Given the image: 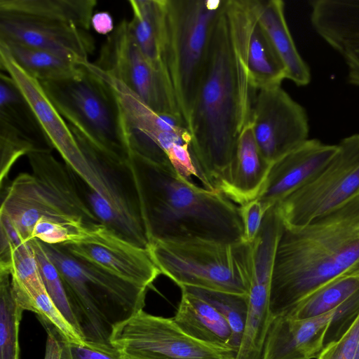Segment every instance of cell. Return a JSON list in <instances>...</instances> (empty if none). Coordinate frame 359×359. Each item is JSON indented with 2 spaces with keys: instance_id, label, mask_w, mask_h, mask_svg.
Segmentation results:
<instances>
[{
  "instance_id": "1",
  "label": "cell",
  "mask_w": 359,
  "mask_h": 359,
  "mask_svg": "<svg viewBox=\"0 0 359 359\" xmlns=\"http://www.w3.org/2000/svg\"><path fill=\"white\" fill-rule=\"evenodd\" d=\"M256 91L234 46L224 5L187 123L192 156L204 188L217 191L250 122Z\"/></svg>"
},
{
  "instance_id": "2",
  "label": "cell",
  "mask_w": 359,
  "mask_h": 359,
  "mask_svg": "<svg viewBox=\"0 0 359 359\" xmlns=\"http://www.w3.org/2000/svg\"><path fill=\"white\" fill-rule=\"evenodd\" d=\"M358 265L359 196L304 226H284L272 274L271 320Z\"/></svg>"
},
{
  "instance_id": "3",
  "label": "cell",
  "mask_w": 359,
  "mask_h": 359,
  "mask_svg": "<svg viewBox=\"0 0 359 359\" xmlns=\"http://www.w3.org/2000/svg\"><path fill=\"white\" fill-rule=\"evenodd\" d=\"M149 241H245L240 208L219 191L181 177L171 165L130 150Z\"/></svg>"
},
{
  "instance_id": "4",
  "label": "cell",
  "mask_w": 359,
  "mask_h": 359,
  "mask_svg": "<svg viewBox=\"0 0 359 359\" xmlns=\"http://www.w3.org/2000/svg\"><path fill=\"white\" fill-rule=\"evenodd\" d=\"M27 156L32 172L20 173L1 190L0 221L24 242L32 240L39 219L83 229L102 224L80 194L73 172L55 158L50 148H39Z\"/></svg>"
},
{
  "instance_id": "5",
  "label": "cell",
  "mask_w": 359,
  "mask_h": 359,
  "mask_svg": "<svg viewBox=\"0 0 359 359\" xmlns=\"http://www.w3.org/2000/svg\"><path fill=\"white\" fill-rule=\"evenodd\" d=\"M42 244L86 341L110 343L115 327L143 310L147 287L80 260L58 245Z\"/></svg>"
},
{
  "instance_id": "6",
  "label": "cell",
  "mask_w": 359,
  "mask_h": 359,
  "mask_svg": "<svg viewBox=\"0 0 359 359\" xmlns=\"http://www.w3.org/2000/svg\"><path fill=\"white\" fill-rule=\"evenodd\" d=\"M225 1L163 0L161 62L187 125Z\"/></svg>"
},
{
  "instance_id": "7",
  "label": "cell",
  "mask_w": 359,
  "mask_h": 359,
  "mask_svg": "<svg viewBox=\"0 0 359 359\" xmlns=\"http://www.w3.org/2000/svg\"><path fill=\"white\" fill-rule=\"evenodd\" d=\"M147 250L161 273L180 287L248 296L253 271L252 243L152 239Z\"/></svg>"
},
{
  "instance_id": "8",
  "label": "cell",
  "mask_w": 359,
  "mask_h": 359,
  "mask_svg": "<svg viewBox=\"0 0 359 359\" xmlns=\"http://www.w3.org/2000/svg\"><path fill=\"white\" fill-rule=\"evenodd\" d=\"M59 81H41V87L68 125L101 149L128 157L119 103L111 87L93 70Z\"/></svg>"
},
{
  "instance_id": "9",
  "label": "cell",
  "mask_w": 359,
  "mask_h": 359,
  "mask_svg": "<svg viewBox=\"0 0 359 359\" xmlns=\"http://www.w3.org/2000/svg\"><path fill=\"white\" fill-rule=\"evenodd\" d=\"M90 68L111 87L121 108L130 150L157 162L171 165L183 179H201L191 150V137L181 115L158 113L122 82L97 67Z\"/></svg>"
},
{
  "instance_id": "10",
  "label": "cell",
  "mask_w": 359,
  "mask_h": 359,
  "mask_svg": "<svg viewBox=\"0 0 359 359\" xmlns=\"http://www.w3.org/2000/svg\"><path fill=\"white\" fill-rule=\"evenodd\" d=\"M337 146L318 174L276 205L285 226H304L359 196V134Z\"/></svg>"
},
{
  "instance_id": "11",
  "label": "cell",
  "mask_w": 359,
  "mask_h": 359,
  "mask_svg": "<svg viewBox=\"0 0 359 359\" xmlns=\"http://www.w3.org/2000/svg\"><path fill=\"white\" fill-rule=\"evenodd\" d=\"M110 343L126 359H236L231 350L189 337L172 318L141 310L114 329Z\"/></svg>"
},
{
  "instance_id": "12",
  "label": "cell",
  "mask_w": 359,
  "mask_h": 359,
  "mask_svg": "<svg viewBox=\"0 0 359 359\" xmlns=\"http://www.w3.org/2000/svg\"><path fill=\"white\" fill-rule=\"evenodd\" d=\"M94 65L116 79L153 110L181 115L164 70L154 67L135 43L124 19L108 35Z\"/></svg>"
},
{
  "instance_id": "13",
  "label": "cell",
  "mask_w": 359,
  "mask_h": 359,
  "mask_svg": "<svg viewBox=\"0 0 359 359\" xmlns=\"http://www.w3.org/2000/svg\"><path fill=\"white\" fill-rule=\"evenodd\" d=\"M250 122L258 147L270 163L309 139L306 110L281 86L257 90Z\"/></svg>"
},
{
  "instance_id": "14",
  "label": "cell",
  "mask_w": 359,
  "mask_h": 359,
  "mask_svg": "<svg viewBox=\"0 0 359 359\" xmlns=\"http://www.w3.org/2000/svg\"><path fill=\"white\" fill-rule=\"evenodd\" d=\"M283 231L276 219L264 220L253 246V271L248 294V316L236 359H262L271 322L270 293L276 252Z\"/></svg>"
},
{
  "instance_id": "15",
  "label": "cell",
  "mask_w": 359,
  "mask_h": 359,
  "mask_svg": "<svg viewBox=\"0 0 359 359\" xmlns=\"http://www.w3.org/2000/svg\"><path fill=\"white\" fill-rule=\"evenodd\" d=\"M58 245L80 260L147 288L161 274L147 249L102 224L80 241Z\"/></svg>"
},
{
  "instance_id": "16",
  "label": "cell",
  "mask_w": 359,
  "mask_h": 359,
  "mask_svg": "<svg viewBox=\"0 0 359 359\" xmlns=\"http://www.w3.org/2000/svg\"><path fill=\"white\" fill-rule=\"evenodd\" d=\"M234 46L256 90L281 86L286 72L257 17L254 0H226Z\"/></svg>"
},
{
  "instance_id": "17",
  "label": "cell",
  "mask_w": 359,
  "mask_h": 359,
  "mask_svg": "<svg viewBox=\"0 0 359 359\" xmlns=\"http://www.w3.org/2000/svg\"><path fill=\"white\" fill-rule=\"evenodd\" d=\"M0 67L14 81L28 102L49 147L56 149L74 174L80 175L88 163L68 123L47 97L40 82L15 61L2 43Z\"/></svg>"
},
{
  "instance_id": "18",
  "label": "cell",
  "mask_w": 359,
  "mask_h": 359,
  "mask_svg": "<svg viewBox=\"0 0 359 359\" xmlns=\"http://www.w3.org/2000/svg\"><path fill=\"white\" fill-rule=\"evenodd\" d=\"M0 41L64 53L83 64L95 49L89 31L74 24L0 13Z\"/></svg>"
},
{
  "instance_id": "19",
  "label": "cell",
  "mask_w": 359,
  "mask_h": 359,
  "mask_svg": "<svg viewBox=\"0 0 359 359\" xmlns=\"http://www.w3.org/2000/svg\"><path fill=\"white\" fill-rule=\"evenodd\" d=\"M337 149V144L309 138L272 163L257 198L264 210L267 212L306 184L330 162Z\"/></svg>"
},
{
  "instance_id": "20",
  "label": "cell",
  "mask_w": 359,
  "mask_h": 359,
  "mask_svg": "<svg viewBox=\"0 0 359 359\" xmlns=\"http://www.w3.org/2000/svg\"><path fill=\"white\" fill-rule=\"evenodd\" d=\"M317 34L343 59L349 84L359 87V0L309 1Z\"/></svg>"
},
{
  "instance_id": "21",
  "label": "cell",
  "mask_w": 359,
  "mask_h": 359,
  "mask_svg": "<svg viewBox=\"0 0 359 359\" xmlns=\"http://www.w3.org/2000/svg\"><path fill=\"white\" fill-rule=\"evenodd\" d=\"M339 306L310 318L297 319L288 315L274 318L266 336L262 359H317L325 346Z\"/></svg>"
},
{
  "instance_id": "22",
  "label": "cell",
  "mask_w": 359,
  "mask_h": 359,
  "mask_svg": "<svg viewBox=\"0 0 359 359\" xmlns=\"http://www.w3.org/2000/svg\"><path fill=\"white\" fill-rule=\"evenodd\" d=\"M271 164L262 154L249 122L239 136L233 158L217 191L240 206L257 199Z\"/></svg>"
},
{
  "instance_id": "23",
  "label": "cell",
  "mask_w": 359,
  "mask_h": 359,
  "mask_svg": "<svg viewBox=\"0 0 359 359\" xmlns=\"http://www.w3.org/2000/svg\"><path fill=\"white\" fill-rule=\"evenodd\" d=\"M258 20L286 72V79L305 86L311 79L309 65L299 54L285 15L282 0H254Z\"/></svg>"
},
{
  "instance_id": "24",
  "label": "cell",
  "mask_w": 359,
  "mask_h": 359,
  "mask_svg": "<svg viewBox=\"0 0 359 359\" xmlns=\"http://www.w3.org/2000/svg\"><path fill=\"white\" fill-rule=\"evenodd\" d=\"M181 291L180 302L172 318L177 325L196 340L232 350V332L222 314L203 298L184 289Z\"/></svg>"
},
{
  "instance_id": "25",
  "label": "cell",
  "mask_w": 359,
  "mask_h": 359,
  "mask_svg": "<svg viewBox=\"0 0 359 359\" xmlns=\"http://www.w3.org/2000/svg\"><path fill=\"white\" fill-rule=\"evenodd\" d=\"M96 0H0V13L74 24L89 31Z\"/></svg>"
},
{
  "instance_id": "26",
  "label": "cell",
  "mask_w": 359,
  "mask_h": 359,
  "mask_svg": "<svg viewBox=\"0 0 359 359\" xmlns=\"http://www.w3.org/2000/svg\"><path fill=\"white\" fill-rule=\"evenodd\" d=\"M0 270L10 273L13 292L23 309L34 312L33 297L46 289L30 241L0 253Z\"/></svg>"
},
{
  "instance_id": "27",
  "label": "cell",
  "mask_w": 359,
  "mask_h": 359,
  "mask_svg": "<svg viewBox=\"0 0 359 359\" xmlns=\"http://www.w3.org/2000/svg\"><path fill=\"white\" fill-rule=\"evenodd\" d=\"M15 61L30 76L39 82L59 81L80 75L83 63L61 53L4 42Z\"/></svg>"
},
{
  "instance_id": "28",
  "label": "cell",
  "mask_w": 359,
  "mask_h": 359,
  "mask_svg": "<svg viewBox=\"0 0 359 359\" xmlns=\"http://www.w3.org/2000/svg\"><path fill=\"white\" fill-rule=\"evenodd\" d=\"M133 13L128 20L131 34L147 60L164 70L161 57L163 0H130Z\"/></svg>"
},
{
  "instance_id": "29",
  "label": "cell",
  "mask_w": 359,
  "mask_h": 359,
  "mask_svg": "<svg viewBox=\"0 0 359 359\" xmlns=\"http://www.w3.org/2000/svg\"><path fill=\"white\" fill-rule=\"evenodd\" d=\"M358 291L359 265L317 290L285 315L297 319L319 316L336 309Z\"/></svg>"
},
{
  "instance_id": "30",
  "label": "cell",
  "mask_w": 359,
  "mask_h": 359,
  "mask_svg": "<svg viewBox=\"0 0 359 359\" xmlns=\"http://www.w3.org/2000/svg\"><path fill=\"white\" fill-rule=\"evenodd\" d=\"M24 311L13 292L10 273L0 270V359H19L18 333Z\"/></svg>"
},
{
  "instance_id": "31",
  "label": "cell",
  "mask_w": 359,
  "mask_h": 359,
  "mask_svg": "<svg viewBox=\"0 0 359 359\" xmlns=\"http://www.w3.org/2000/svg\"><path fill=\"white\" fill-rule=\"evenodd\" d=\"M0 118L7 120L36 142L42 140L48 144L28 102L14 81L4 72L0 74Z\"/></svg>"
},
{
  "instance_id": "32",
  "label": "cell",
  "mask_w": 359,
  "mask_h": 359,
  "mask_svg": "<svg viewBox=\"0 0 359 359\" xmlns=\"http://www.w3.org/2000/svg\"><path fill=\"white\" fill-rule=\"evenodd\" d=\"M212 305L224 318L232 332V350L237 354L241 345L248 316V296L194 287H180Z\"/></svg>"
},
{
  "instance_id": "33",
  "label": "cell",
  "mask_w": 359,
  "mask_h": 359,
  "mask_svg": "<svg viewBox=\"0 0 359 359\" xmlns=\"http://www.w3.org/2000/svg\"><path fill=\"white\" fill-rule=\"evenodd\" d=\"M42 147L31 136L0 118V188L7 184L8 175L15 163L22 156ZM49 148V147H48Z\"/></svg>"
},
{
  "instance_id": "34",
  "label": "cell",
  "mask_w": 359,
  "mask_h": 359,
  "mask_svg": "<svg viewBox=\"0 0 359 359\" xmlns=\"http://www.w3.org/2000/svg\"><path fill=\"white\" fill-rule=\"evenodd\" d=\"M30 242L34 250L40 272L48 295L67 320L83 337L72 312L65 289L57 268L48 258L41 241L33 238L30 240Z\"/></svg>"
},
{
  "instance_id": "35",
  "label": "cell",
  "mask_w": 359,
  "mask_h": 359,
  "mask_svg": "<svg viewBox=\"0 0 359 359\" xmlns=\"http://www.w3.org/2000/svg\"><path fill=\"white\" fill-rule=\"evenodd\" d=\"M317 359H359V313L338 339L324 347Z\"/></svg>"
},
{
  "instance_id": "36",
  "label": "cell",
  "mask_w": 359,
  "mask_h": 359,
  "mask_svg": "<svg viewBox=\"0 0 359 359\" xmlns=\"http://www.w3.org/2000/svg\"><path fill=\"white\" fill-rule=\"evenodd\" d=\"M59 336V334H58ZM69 359H126L111 343L83 341L70 343L59 336Z\"/></svg>"
},
{
  "instance_id": "37",
  "label": "cell",
  "mask_w": 359,
  "mask_h": 359,
  "mask_svg": "<svg viewBox=\"0 0 359 359\" xmlns=\"http://www.w3.org/2000/svg\"><path fill=\"white\" fill-rule=\"evenodd\" d=\"M243 224L244 240L253 243L261 229L266 211L258 199L239 206Z\"/></svg>"
},
{
  "instance_id": "38",
  "label": "cell",
  "mask_w": 359,
  "mask_h": 359,
  "mask_svg": "<svg viewBox=\"0 0 359 359\" xmlns=\"http://www.w3.org/2000/svg\"><path fill=\"white\" fill-rule=\"evenodd\" d=\"M45 325L48 335L44 359H61L62 348L59 336L51 326Z\"/></svg>"
},
{
  "instance_id": "39",
  "label": "cell",
  "mask_w": 359,
  "mask_h": 359,
  "mask_svg": "<svg viewBox=\"0 0 359 359\" xmlns=\"http://www.w3.org/2000/svg\"><path fill=\"white\" fill-rule=\"evenodd\" d=\"M91 27L102 35L110 34L114 29L113 18L107 11H100L93 14L91 19Z\"/></svg>"
},
{
  "instance_id": "40",
  "label": "cell",
  "mask_w": 359,
  "mask_h": 359,
  "mask_svg": "<svg viewBox=\"0 0 359 359\" xmlns=\"http://www.w3.org/2000/svg\"><path fill=\"white\" fill-rule=\"evenodd\" d=\"M62 351L61 359H69V357L67 355V353L65 349L62 346Z\"/></svg>"
}]
</instances>
